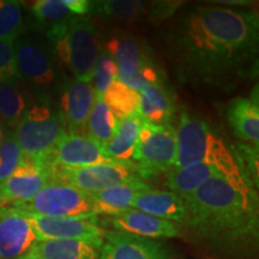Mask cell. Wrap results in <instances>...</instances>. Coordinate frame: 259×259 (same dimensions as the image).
I'll return each instance as SVG.
<instances>
[{"label":"cell","instance_id":"10","mask_svg":"<svg viewBox=\"0 0 259 259\" xmlns=\"http://www.w3.org/2000/svg\"><path fill=\"white\" fill-rule=\"evenodd\" d=\"M108 162L115 161L107 156L101 145L88 135L65 134L45 161V170L48 167L80 168Z\"/></svg>","mask_w":259,"mask_h":259},{"label":"cell","instance_id":"33","mask_svg":"<svg viewBox=\"0 0 259 259\" xmlns=\"http://www.w3.org/2000/svg\"><path fill=\"white\" fill-rule=\"evenodd\" d=\"M19 80L16 67L14 42L0 41V82Z\"/></svg>","mask_w":259,"mask_h":259},{"label":"cell","instance_id":"5","mask_svg":"<svg viewBox=\"0 0 259 259\" xmlns=\"http://www.w3.org/2000/svg\"><path fill=\"white\" fill-rule=\"evenodd\" d=\"M14 134L22 155L38 160L45 167V161L66 134V128L59 109L52 108L47 101H40L29 107Z\"/></svg>","mask_w":259,"mask_h":259},{"label":"cell","instance_id":"28","mask_svg":"<svg viewBox=\"0 0 259 259\" xmlns=\"http://www.w3.org/2000/svg\"><path fill=\"white\" fill-rule=\"evenodd\" d=\"M118 122L119 120L103 101L102 96L96 95L95 103H94L88 124H87L89 137L93 138L103 149L115 135Z\"/></svg>","mask_w":259,"mask_h":259},{"label":"cell","instance_id":"17","mask_svg":"<svg viewBox=\"0 0 259 259\" xmlns=\"http://www.w3.org/2000/svg\"><path fill=\"white\" fill-rule=\"evenodd\" d=\"M114 231L142 236L147 239H171L180 236L181 231L177 223L158 219L137 209L128 208L115 215L108 216Z\"/></svg>","mask_w":259,"mask_h":259},{"label":"cell","instance_id":"26","mask_svg":"<svg viewBox=\"0 0 259 259\" xmlns=\"http://www.w3.org/2000/svg\"><path fill=\"white\" fill-rule=\"evenodd\" d=\"M102 99L118 120L138 114L141 94L119 80L115 79L108 87Z\"/></svg>","mask_w":259,"mask_h":259},{"label":"cell","instance_id":"15","mask_svg":"<svg viewBox=\"0 0 259 259\" xmlns=\"http://www.w3.org/2000/svg\"><path fill=\"white\" fill-rule=\"evenodd\" d=\"M99 259H171L160 242L116 231H105Z\"/></svg>","mask_w":259,"mask_h":259},{"label":"cell","instance_id":"20","mask_svg":"<svg viewBox=\"0 0 259 259\" xmlns=\"http://www.w3.org/2000/svg\"><path fill=\"white\" fill-rule=\"evenodd\" d=\"M141 103L138 114L144 121L151 124H169L177 112L176 99L168 88L167 82L155 83L139 92Z\"/></svg>","mask_w":259,"mask_h":259},{"label":"cell","instance_id":"7","mask_svg":"<svg viewBox=\"0 0 259 259\" xmlns=\"http://www.w3.org/2000/svg\"><path fill=\"white\" fill-rule=\"evenodd\" d=\"M45 171L48 183L65 184L88 193L100 192L131 181L143 180L132 162H108L80 168L48 167Z\"/></svg>","mask_w":259,"mask_h":259},{"label":"cell","instance_id":"8","mask_svg":"<svg viewBox=\"0 0 259 259\" xmlns=\"http://www.w3.org/2000/svg\"><path fill=\"white\" fill-rule=\"evenodd\" d=\"M12 206H17L32 215L46 218L97 215L96 204L92 193L57 183H48L30 202Z\"/></svg>","mask_w":259,"mask_h":259},{"label":"cell","instance_id":"30","mask_svg":"<svg viewBox=\"0 0 259 259\" xmlns=\"http://www.w3.org/2000/svg\"><path fill=\"white\" fill-rule=\"evenodd\" d=\"M31 12L38 23L48 27V30L77 17L71 14L64 0H38L32 4Z\"/></svg>","mask_w":259,"mask_h":259},{"label":"cell","instance_id":"1","mask_svg":"<svg viewBox=\"0 0 259 259\" xmlns=\"http://www.w3.org/2000/svg\"><path fill=\"white\" fill-rule=\"evenodd\" d=\"M168 45L185 82L233 88L258 67L259 17L253 10L192 6L178 16Z\"/></svg>","mask_w":259,"mask_h":259},{"label":"cell","instance_id":"9","mask_svg":"<svg viewBox=\"0 0 259 259\" xmlns=\"http://www.w3.org/2000/svg\"><path fill=\"white\" fill-rule=\"evenodd\" d=\"M19 79L40 89H48L59 80L54 51L50 42L31 35H21L14 42Z\"/></svg>","mask_w":259,"mask_h":259},{"label":"cell","instance_id":"34","mask_svg":"<svg viewBox=\"0 0 259 259\" xmlns=\"http://www.w3.org/2000/svg\"><path fill=\"white\" fill-rule=\"evenodd\" d=\"M64 4L70 10V12L77 17L92 15L93 2L89 0H64Z\"/></svg>","mask_w":259,"mask_h":259},{"label":"cell","instance_id":"11","mask_svg":"<svg viewBox=\"0 0 259 259\" xmlns=\"http://www.w3.org/2000/svg\"><path fill=\"white\" fill-rule=\"evenodd\" d=\"M47 183L42 162L22 155L11 177L0 184V208L30 202Z\"/></svg>","mask_w":259,"mask_h":259},{"label":"cell","instance_id":"29","mask_svg":"<svg viewBox=\"0 0 259 259\" xmlns=\"http://www.w3.org/2000/svg\"><path fill=\"white\" fill-rule=\"evenodd\" d=\"M24 29L23 11L19 2L0 0V41L15 42Z\"/></svg>","mask_w":259,"mask_h":259},{"label":"cell","instance_id":"12","mask_svg":"<svg viewBox=\"0 0 259 259\" xmlns=\"http://www.w3.org/2000/svg\"><path fill=\"white\" fill-rule=\"evenodd\" d=\"M37 242L29 212L17 206L0 208V259H17Z\"/></svg>","mask_w":259,"mask_h":259},{"label":"cell","instance_id":"4","mask_svg":"<svg viewBox=\"0 0 259 259\" xmlns=\"http://www.w3.org/2000/svg\"><path fill=\"white\" fill-rule=\"evenodd\" d=\"M177 157L174 168H183L200 162L239 166L235 156L218 137L215 130L199 116L183 111L176 130Z\"/></svg>","mask_w":259,"mask_h":259},{"label":"cell","instance_id":"13","mask_svg":"<svg viewBox=\"0 0 259 259\" xmlns=\"http://www.w3.org/2000/svg\"><path fill=\"white\" fill-rule=\"evenodd\" d=\"M29 215L37 241L58 239L102 240L105 232L100 227L97 215L80 218H46L32 213Z\"/></svg>","mask_w":259,"mask_h":259},{"label":"cell","instance_id":"36","mask_svg":"<svg viewBox=\"0 0 259 259\" xmlns=\"http://www.w3.org/2000/svg\"><path fill=\"white\" fill-rule=\"evenodd\" d=\"M17 259H40V258L35 257L34 254H31L30 252H28V253H25L24 255H22V257H19V258H17Z\"/></svg>","mask_w":259,"mask_h":259},{"label":"cell","instance_id":"6","mask_svg":"<svg viewBox=\"0 0 259 259\" xmlns=\"http://www.w3.org/2000/svg\"><path fill=\"white\" fill-rule=\"evenodd\" d=\"M177 157L176 128L143 120L136 142L132 163L142 179H150L174 168Z\"/></svg>","mask_w":259,"mask_h":259},{"label":"cell","instance_id":"18","mask_svg":"<svg viewBox=\"0 0 259 259\" xmlns=\"http://www.w3.org/2000/svg\"><path fill=\"white\" fill-rule=\"evenodd\" d=\"M240 166L229 167L223 164L200 162L183 168H173L167 171L166 185L171 192L177 193L181 198H186L203 184L219 176H234L241 173Z\"/></svg>","mask_w":259,"mask_h":259},{"label":"cell","instance_id":"25","mask_svg":"<svg viewBox=\"0 0 259 259\" xmlns=\"http://www.w3.org/2000/svg\"><path fill=\"white\" fill-rule=\"evenodd\" d=\"M28 108V97L19 80L0 82V120L16 127Z\"/></svg>","mask_w":259,"mask_h":259},{"label":"cell","instance_id":"32","mask_svg":"<svg viewBox=\"0 0 259 259\" xmlns=\"http://www.w3.org/2000/svg\"><path fill=\"white\" fill-rule=\"evenodd\" d=\"M22 157L21 148L14 132H8L0 144V184L11 177Z\"/></svg>","mask_w":259,"mask_h":259},{"label":"cell","instance_id":"35","mask_svg":"<svg viewBox=\"0 0 259 259\" xmlns=\"http://www.w3.org/2000/svg\"><path fill=\"white\" fill-rule=\"evenodd\" d=\"M5 127H4V122H3L2 120H0V144L3 143V141H4L5 138Z\"/></svg>","mask_w":259,"mask_h":259},{"label":"cell","instance_id":"3","mask_svg":"<svg viewBox=\"0 0 259 259\" xmlns=\"http://www.w3.org/2000/svg\"><path fill=\"white\" fill-rule=\"evenodd\" d=\"M47 37L54 54L70 70L74 79L92 82L99 46L95 27L89 16L73 17L66 23L50 29Z\"/></svg>","mask_w":259,"mask_h":259},{"label":"cell","instance_id":"14","mask_svg":"<svg viewBox=\"0 0 259 259\" xmlns=\"http://www.w3.org/2000/svg\"><path fill=\"white\" fill-rule=\"evenodd\" d=\"M60 108L66 134L85 135L87 124L96 100L92 83L70 78L61 83Z\"/></svg>","mask_w":259,"mask_h":259},{"label":"cell","instance_id":"22","mask_svg":"<svg viewBox=\"0 0 259 259\" xmlns=\"http://www.w3.org/2000/svg\"><path fill=\"white\" fill-rule=\"evenodd\" d=\"M226 118L236 137L258 148V101H254L253 99H247V97H235L227 106Z\"/></svg>","mask_w":259,"mask_h":259},{"label":"cell","instance_id":"27","mask_svg":"<svg viewBox=\"0 0 259 259\" xmlns=\"http://www.w3.org/2000/svg\"><path fill=\"white\" fill-rule=\"evenodd\" d=\"M151 4L132 0H107L93 2L92 14L116 22H135L144 15H149Z\"/></svg>","mask_w":259,"mask_h":259},{"label":"cell","instance_id":"31","mask_svg":"<svg viewBox=\"0 0 259 259\" xmlns=\"http://www.w3.org/2000/svg\"><path fill=\"white\" fill-rule=\"evenodd\" d=\"M115 61L106 50L99 48V53L93 70V87L97 95H103L108 87L116 79Z\"/></svg>","mask_w":259,"mask_h":259},{"label":"cell","instance_id":"23","mask_svg":"<svg viewBox=\"0 0 259 259\" xmlns=\"http://www.w3.org/2000/svg\"><path fill=\"white\" fill-rule=\"evenodd\" d=\"M150 190V186L143 180L131 181L116 185L100 192L92 193L96 204L97 215L112 216L131 208L134 200L139 194Z\"/></svg>","mask_w":259,"mask_h":259},{"label":"cell","instance_id":"16","mask_svg":"<svg viewBox=\"0 0 259 259\" xmlns=\"http://www.w3.org/2000/svg\"><path fill=\"white\" fill-rule=\"evenodd\" d=\"M106 51L115 61L116 80L127 87L142 70L154 64L148 47L127 32H119L113 36L107 44Z\"/></svg>","mask_w":259,"mask_h":259},{"label":"cell","instance_id":"21","mask_svg":"<svg viewBox=\"0 0 259 259\" xmlns=\"http://www.w3.org/2000/svg\"><path fill=\"white\" fill-rule=\"evenodd\" d=\"M102 240L58 239L37 241L30 253L40 259H99Z\"/></svg>","mask_w":259,"mask_h":259},{"label":"cell","instance_id":"19","mask_svg":"<svg viewBox=\"0 0 259 259\" xmlns=\"http://www.w3.org/2000/svg\"><path fill=\"white\" fill-rule=\"evenodd\" d=\"M131 208L173 223H185L189 216L185 200L171 191H145L134 200Z\"/></svg>","mask_w":259,"mask_h":259},{"label":"cell","instance_id":"2","mask_svg":"<svg viewBox=\"0 0 259 259\" xmlns=\"http://www.w3.org/2000/svg\"><path fill=\"white\" fill-rule=\"evenodd\" d=\"M187 222L222 251H241L258 240V194L245 173L219 176L184 198Z\"/></svg>","mask_w":259,"mask_h":259},{"label":"cell","instance_id":"24","mask_svg":"<svg viewBox=\"0 0 259 259\" xmlns=\"http://www.w3.org/2000/svg\"><path fill=\"white\" fill-rule=\"evenodd\" d=\"M142 124L143 119L139 114L119 120L115 135L103 147L107 156L115 162H132V155Z\"/></svg>","mask_w":259,"mask_h":259}]
</instances>
